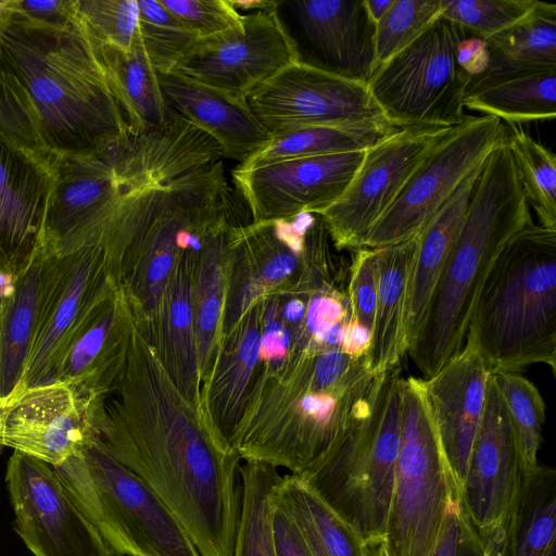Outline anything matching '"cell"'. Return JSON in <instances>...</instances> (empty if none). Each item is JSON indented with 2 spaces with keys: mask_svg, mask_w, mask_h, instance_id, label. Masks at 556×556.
I'll list each match as a JSON object with an SVG mask.
<instances>
[{
  "mask_svg": "<svg viewBox=\"0 0 556 556\" xmlns=\"http://www.w3.org/2000/svg\"><path fill=\"white\" fill-rule=\"evenodd\" d=\"M98 444L164 503L201 556H231L240 509L241 458L187 400L135 323L124 368L91 404Z\"/></svg>",
  "mask_w": 556,
  "mask_h": 556,
  "instance_id": "cell-1",
  "label": "cell"
},
{
  "mask_svg": "<svg viewBox=\"0 0 556 556\" xmlns=\"http://www.w3.org/2000/svg\"><path fill=\"white\" fill-rule=\"evenodd\" d=\"M0 71L24 91L56 155L108 159L125 139L127 123L78 13L66 24H48L14 11L9 0Z\"/></svg>",
  "mask_w": 556,
  "mask_h": 556,
  "instance_id": "cell-2",
  "label": "cell"
},
{
  "mask_svg": "<svg viewBox=\"0 0 556 556\" xmlns=\"http://www.w3.org/2000/svg\"><path fill=\"white\" fill-rule=\"evenodd\" d=\"M374 376L367 355L292 345L255 381L229 443L241 460L299 475L343 430Z\"/></svg>",
  "mask_w": 556,
  "mask_h": 556,
  "instance_id": "cell-3",
  "label": "cell"
},
{
  "mask_svg": "<svg viewBox=\"0 0 556 556\" xmlns=\"http://www.w3.org/2000/svg\"><path fill=\"white\" fill-rule=\"evenodd\" d=\"M531 222L505 137L484 161L421 328L407 350L425 379L463 349L475 304L495 260L511 237Z\"/></svg>",
  "mask_w": 556,
  "mask_h": 556,
  "instance_id": "cell-4",
  "label": "cell"
},
{
  "mask_svg": "<svg viewBox=\"0 0 556 556\" xmlns=\"http://www.w3.org/2000/svg\"><path fill=\"white\" fill-rule=\"evenodd\" d=\"M492 375L556 370V230L531 222L495 260L468 327Z\"/></svg>",
  "mask_w": 556,
  "mask_h": 556,
  "instance_id": "cell-5",
  "label": "cell"
},
{
  "mask_svg": "<svg viewBox=\"0 0 556 556\" xmlns=\"http://www.w3.org/2000/svg\"><path fill=\"white\" fill-rule=\"evenodd\" d=\"M397 366L375 374L331 445L299 476L365 542L386 539L400 447Z\"/></svg>",
  "mask_w": 556,
  "mask_h": 556,
  "instance_id": "cell-6",
  "label": "cell"
},
{
  "mask_svg": "<svg viewBox=\"0 0 556 556\" xmlns=\"http://www.w3.org/2000/svg\"><path fill=\"white\" fill-rule=\"evenodd\" d=\"M53 469L113 556H201L157 495L96 439Z\"/></svg>",
  "mask_w": 556,
  "mask_h": 556,
  "instance_id": "cell-7",
  "label": "cell"
},
{
  "mask_svg": "<svg viewBox=\"0 0 556 556\" xmlns=\"http://www.w3.org/2000/svg\"><path fill=\"white\" fill-rule=\"evenodd\" d=\"M400 447L386 541L391 556H429L460 493L441 446L422 379H400Z\"/></svg>",
  "mask_w": 556,
  "mask_h": 556,
  "instance_id": "cell-8",
  "label": "cell"
},
{
  "mask_svg": "<svg viewBox=\"0 0 556 556\" xmlns=\"http://www.w3.org/2000/svg\"><path fill=\"white\" fill-rule=\"evenodd\" d=\"M467 36L441 17L372 72L368 87L389 122L405 128L463 121V99L472 78L458 66L456 47Z\"/></svg>",
  "mask_w": 556,
  "mask_h": 556,
  "instance_id": "cell-9",
  "label": "cell"
},
{
  "mask_svg": "<svg viewBox=\"0 0 556 556\" xmlns=\"http://www.w3.org/2000/svg\"><path fill=\"white\" fill-rule=\"evenodd\" d=\"M505 137L506 125L500 118L465 115L417 167L363 248L379 249L419 233Z\"/></svg>",
  "mask_w": 556,
  "mask_h": 556,
  "instance_id": "cell-10",
  "label": "cell"
},
{
  "mask_svg": "<svg viewBox=\"0 0 556 556\" xmlns=\"http://www.w3.org/2000/svg\"><path fill=\"white\" fill-rule=\"evenodd\" d=\"M455 126V125H454ZM453 126L400 128L367 149L343 194L319 214L338 250H358L414 172Z\"/></svg>",
  "mask_w": 556,
  "mask_h": 556,
  "instance_id": "cell-11",
  "label": "cell"
},
{
  "mask_svg": "<svg viewBox=\"0 0 556 556\" xmlns=\"http://www.w3.org/2000/svg\"><path fill=\"white\" fill-rule=\"evenodd\" d=\"M299 60L298 42L278 10L257 11L243 14L240 27L197 39L173 71L248 102L257 87Z\"/></svg>",
  "mask_w": 556,
  "mask_h": 556,
  "instance_id": "cell-12",
  "label": "cell"
},
{
  "mask_svg": "<svg viewBox=\"0 0 556 556\" xmlns=\"http://www.w3.org/2000/svg\"><path fill=\"white\" fill-rule=\"evenodd\" d=\"M5 481L15 530L35 556H113L51 465L14 451Z\"/></svg>",
  "mask_w": 556,
  "mask_h": 556,
  "instance_id": "cell-13",
  "label": "cell"
},
{
  "mask_svg": "<svg viewBox=\"0 0 556 556\" xmlns=\"http://www.w3.org/2000/svg\"><path fill=\"white\" fill-rule=\"evenodd\" d=\"M248 104L271 135L300 126L387 119L368 84L344 78L302 60L257 87L249 96Z\"/></svg>",
  "mask_w": 556,
  "mask_h": 556,
  "instance_id": "cell-14",
  "label": "cell"
},
{
  "mask_svg": "<svg viewBox=\"0 0 556 556\" xmlns=\"http://www.w3.org/2000/svg\"><path fill=\"white\" fill-rule=\"evenodd\" d=\"M112 280L100 244L53 257L37 332L17 395L46 383Z\"/></svg>",
  "mask_w": 556,
  "mask_h": 556,
  "instance_id": "cell-15",
  "label": "cell"
},
{
  "mask_svg": "<svg viewBox=\"0 0 556 556\" xmlns=\"http://www.w3.org/2000/svg\"><path fill=\"white\" fill-rule=\"evenodd\" d=\"M365 151L282 160L250 168L237 166L232 181L253 223L319 214L346 190Z\"/></svg>",
  "mask_w": 556,
  "mask_h": 556,
  "instance_id": "cell-16",
  "label": "cell"
},
{
  "mask_svg": "<svg viewBox=\"0 0 556 556\" xmlns=\"http://www.w3.org/2000/svg\"><path fill=\"white\" fill-rule=\"evenodd\" d=\"M525 473L514 424L493 375L460 490L481 535L506 528Z\"/></svg>",
  "mask_w": 556,
  "mask_h": 556,
  "instance_id": "cell-17",
  "label": "cell"
},
{
  "mask_svg": "<svg viewBox=\"0 0 556 556\" xmlns=\"http://www.w3.org/2000/svg\"><path fill=\"white\" fill-rule=\"evenodd\" d=\"M58 157L51 151L0 137L1 280L11 279L41 245Z\"/></svg>",
  "mask_w": 556,
  "mask_h": 556,
  "instance_id": "cell-18",
  "label": "cell"
},
{
  "mask_svg": "<svg viewBox=\"0 0 556 556\" xmlns=\"http://www.w3.org/2000/svg\"><path fill=\"white\" fill-rule=\"evenodd\" d=\"M91 403L62 382L26 389L2 408L0 445L60 466L96 439Z\"/></svg>",
  "mask_w": 556,
  "mask_h": 556,
  "instance_id": "cell-19",
  "label": "cell"
},
{
  "mask_svg": "<svg viewBox=\"0 0 556 556\" xmlns=\"http://www.w3.org/2000/svg\"><path fill=\"white\" fill-rule=\"evenodd\" d=\"M135 323L126 291L112 280L46 383H66L92 400L106 395L126 363Z\"/></svg>",
  "mask_w": 556,
  "mask_h": 556,
  "instance_id": "cell-20",
  "label": "cell"
},
{
  "mask_svg": "<svg viewBox=\"0 0 556 556\" xmlns=\"http://www.w3.org/2000/svg\"><path fill=\"white\" fill-rule=\"evenodd\" d=\"M491 375L477 345L467 334L463 349L432 377L422 379L441 446L459 492Z\"/></svg>",
  "mask_w": 556,
  "mask_h": 556,
  "instance_id": "cell-21",
  "label": "cell"
},
{
  "mask_svg": "<svg viewBox=\"0 0 556 556\" xmlns=\"http://www.w3.org/2000/svg\"><path fill=\"white\" fill-rule=\"evenodd\" d=\"M222 157L217 142L173 109L160 125L128 130L106 160L121 187L142 189L165 185Z\"/></svg>",
  "mask_w": 556,
  "mask_h": 556,
  "instance_id": "cell-22",
  "label": "cell"
},
{
  "mask_svg": "<svg viewBox=\"0 0 556 556\" xmlns=\"http://www.w3.org/2000/svg\"><path fill=\"white\" fill-rule=\"evenodd\" d=\"M291 12L314 66L368 84L372 74L375 24L363 0H296Z\"/></svg>",
  "mask_w": 556,
  "mask_h": 556,
  "instance_id": "cell-23",
  "label": "cell"
},
{
  "mask_svg": "<svg viewBox=\"0 0 556 556\" xmlns=\"http://www.w3.org/2000/svg\"><path fill=\"white\" fill-rule=\"evenodd\" d=\"M261 318L262 302H257L231 326H219L202 380L201 404L228 441L243 412L260 362Z\"/></svg>",
  "mask_w": 556,
  "mask_h": 556,
  "instance_id": "cell-24",
  "label": "cell"
},
{
  "mask_svg": "<svg viewBox=\"0 0 556 556\" xmlns=\"http://www.w3.org/2000/svg\"><path fill=\"white\" fill-rule=\"evenodd\" d=\"M157 78L170 108L211 136L223 157L242 163L271 139L248 102L235 100L176 71L157 72Z\"/></svg>",
  "mask_w": 556,
  "mask_h": 556,
  "instance_id": "cell-25",
  "label": "cell"
},
{
  "mask_svg": "<svg viewBox=\"0 0 556 556\" xmlns=\"http://www.w3.org/2000/svg\"><path fill=\"white\" fill-rule=\"evenodd\" d=\"M54 255L40 245L0 294V405L16 395L30 354Z\"/></svg>",
  "mask_w": 556,
  "mask_h": 556,
  "instance_id": "cell-26",
  "label": "cell"
},
{
  "mask_svg": "<svg viewBox=\"0 0 556 556\" xmlns=\"http://www.w3.org/2000/svg\"><path fill=\"white\" fill-rule=\"evenodd\" d=\"M121 188L106 159L93 154L59 155L56 184L42 233L45 251L56 256L62 245Z\"/></svg>",
  "mask_w": 556,
  "mask_h": 556,
  "instance_id": "cell-27",
  "label": "cell"
},
{
  "mask_svg": "<svg viewBox=\"0 0 556 556\" xmlns=\"http://www.w3.org/2000/svg\"><path fill=\"white\" fill-rule=\"evenodd\" d=\"M182 251L162 294L150 341L178 391L202 406L200 374L191 302L197 254Z\"/></svg>",
  "mask_w": 556,
  "mask_h": 556,
  "instance_id": "cell-28",
  "label": "cell"
},
{
  "mask_svg": "<svg viewBox=\"0 0 556 556\" xmlns=\"http://www.w3.org/2000/svg\"><path fill=\"white\" fill-rule=\"evenodd\" d=\"M419 233L395 244L375 249L377 301L367 353L370 374L399 365L407 353L406 313L412 269Z\"/></svg>",
  "mask_w": 556,
  "mask_h": 556,
  "instance_id": "cell-29",
  "label": "cell"
},
{
  "mask_svg": "<svg viewBox=\"0 0 556 556\" xmlns=\"http://www.w3.org/2000/svg\"><path fill=\"white\" fill-rule=\"evenodd\" d=\"M483 164L462 182L419 232L406 313L408 348L421 328L442 268L463 226Z\"/></svg>",
  "mask_w": 556,
  "mask_h": 556,
  "instance_id": "cell-30",
  "label": "cell"
},
{
  "mask_svg": "<svg viewBox=\"0 0 556 556\" xmlns=\"http://www.w3.org/2000/svg\"><path fill=\"white\" fill-rule=\"evenodd\" d=\"M463 106L495 116L506 125L553 121L556 70L479 76L469 84Z\"/></svg>",
  "mask_w": 556,
  "mask_h": 556,
  "instance_id": "cell-31",
  "label": "cell"
},
{
  "mask_svg": "<svg viewBox=\"0 0 556 556\" xmlns=\"http://www.w3.org/2000/svg\"><path fill=\"white\" fill-rule=\"evenodd\" d=\"M110 89L130 131L162 124L172 112L140 34L128 51L96 43Z\"/></svg>",
  "mask_w": 556,
  "mask_h": 556,
  "instance_id": "cell-32",
  "label": "cell"
},
{
  "mask_svg": "<svg viewBox=\"0 0 556 556\" xmlns=\"http://www.w3.org/2000/svg\"><path fill=\"white\" fill-rule=\"evenodd\" d=\"M273 496L293 520L311 556H367L364 539L299 476H281Z\"/></svg>",
  "mask_w": 556,
  "mask_h": 556,
  "instance_id": "cell-33",
  "label": "cell"
},
{
  "mask_svg": "<svg viewBox=\"0 0 556 556\" xmlns=\"http://www.w3.org/2000/svg\"><path fill=\"white\" fill-rule=\"evenodd\" d=\"M399 129L387 119L294 127L271 135L266 144L238 166L250 168L289 159L366 151Z\"/></svg>",
  "mask_w": 556,
  "mask_h": 556,
  "instance_id": "cell-34",
  "label": "cell"
},
{
  "mask_svg": "<svg viewBox=\"0 0 556 556\" xmlns=\"http://www.w3.org/2000/svg\"><path fill=\"white\" fill-rule=\"evenodd\" d=\"M232 227L229 223L208 233L193 266L191 302L201 381L212 358L226 300V269Z\"/></svg>",
  "mask_w": 556,
  "mask_h": 556,
  "instance_id": "cell-35",
  "label": "cell"
},
{
  "mask_svg": "<svg viewBox=\"0 0 556 556\" xmlns=\"http://www.w3.org/2000/svg\"><path fill=\"white\" fill-rule=\"evenodd\" d=\"M505 556H556V470L525 472L506 527Z\"/></svg>",
  "mask_w": 556,
  "mask_h": 556,
  "instance_id": "cell-36",
  "label": "cell"
},
{
  "mask_svg": "<svg viewBox=\"0 0 556 556\" xmlns=\"http://www.w3.org/2000/svg\"><path fill=\"white\" fill-rule=\"evenodd\" d=\"M486 42L491 62L483 75L556 70V4L542 1L528 18Z\"/></svg>",
  "mask_w": 556,
  "mask_h": 556,
  "instance_id": "cell-37",
  "label": "cell"
},
{
  "mask_svg": "<svg viewBox=\"0 0 556 556\" xmlns=\"http://www.w3.org/2000/svg\"><path fill=\"white\" fill-rule=\"evenodd\" d=\"M239 476L240 509L231 556H277L270 496L281 475L267 464L243 462Z\"/></svg>",
  "mask_w": 556,
  "mask_h": 556,
  "instance_id": "cell-38",
  "label": "cell"
},
{
  "mask_svg": "<svg viewBox=\"0 0 556 556\" xmlns=\"http://www.w3.org/2000/svg\"><path fill=\"white\" fill-rule=\"evenodd\" d=\"M511 151L526 200L541 226L556 230V156L521 125H506Z\"/></svg>",
  "mask_w": 556,
  "mask_h": 556,
  "instance_id": "cell-39",
  "label": "cell"
},
{
  "mask_svg": "<svg viewBox=\"0 0 556 556\" xmlns=\"http://www.w3.org/2000/svg\"><path fill=\"white\" fill-rule=\"evenodd\" d=\"M515 427L525 472L538 465L545 403L536 387L519 372L493 375Z\"/></svg>",
  "mask_w": 556,
  "mask_h": 556,
  "instance_id": "cell-40",
  "label": "cell"
},
{
  "mask_svg": "<svg viewBox=\"0 0 556 556\" xmlns=\"http://www.w3.org/2000/svg\"><path fill=\"white\" fill-rule=\"evenodd\" d=\"M443 0H394L376 25L372 72L442 17Z\"/></svg>",
  "mask_w": 556,
  "mask_h": 556,
  "instance_id": "cell-41",
  "label": "cell"
},
{
  "mask_svg": "<svg viewBox=\"0 0 556 556\" xmlns=\"http://www.w3.org/2000/svg\"><path fill=\"white\" fill-rule=\"evenodd\" d=\"M541 3L536 0H443L442 18L488 41L528 18Z\"/></svg>",
  "mask_w": 556,
  "mask_h": 556,
  "instance_id": "cell-42",
  "label": "cell"
},
{
  "mask_svg": "<svg viewBox=\"0 0 556 556\" xmlns=\"http://www.w3.org/2000/svg\"><path fill=\"white\" fill-rule=\"evenodd\" d=\"M139 34L156 72H170L197 38L159 0H138Z\"/></svg>",
  "mask_w": 556,
  "mask_h": 556,
  "instance_id": "cell-43",
  "label": "cell"
},
{
  "mask_svg": "<svg viewBox=\"0 0 556 556\" xmlns=\"http://www.w3.org/2000/svg\"><path fill=\"white\" fill-rule=\"evenodd\" d=\"M76 7L96 43L128 51L139 37L138 0H76Z\"/></svg>",
  "mask_w": 556,
  "mask_h": 556,
  "instance_id": "cell-44",
  "label": "cell"
},
{
  "mask_svg": "<svg viewBox=\"0 0 556 556\" xmlns=\"http://www.w3.org/2000/svg\"><path fill=\"white\" fill-rule=\"evenodd\" d=\"M0 137L27 147L51 151L46 144L34 109L24 91L1 71Z\"/></svg>",
  "mask_w": 556,
  "mask_h": 556,
  "instance_id": "cell-45",
  "label": "cell"
},
{
  "mask_svg": "<svg viewBox=\"0 0 556 556\" xmlns=\"http://www.w3.org/2000/svg\"><path fill=\"white\" fill-rule=\"evenodd\" d=\"M197 39L242 25L243 14L229 0H159Z\"/></svg>",
  "mask_w": 556,
  "mask_h": 556,
  "instance_id": "cell-46",
  "label": "cell"
},
{
  "mask_svg": "<svg viewBox=\"0 0 556 556\" xmlns=\"http://www.w3.org/2000/svg\"><path fill=\"white\" fill-rule=\"evenodd\" d=\"M486 538L471 522L460 493L450 502L438 540L429 556H485Z\"/></svg>",
  "mask_w": 556,
  "mask_h": 556,
  "instance_id": "cell-47",
  "label": "cell"
},
{
  "mask_svg": "<svg viewBox=\"0 0 556 556\" xmlns=\"http://www.w3.org/2000/svg\"><path fill=\"white\" fill-rule=\"evenodd\" d=\"M346 292L351 317L371 332L377 301L375 249L362 248L354 250Z\"/></svg>",
  "mask_w": 556,
  "mask_h": 556,
  "instance_id": "cell-48",
  "label": "cell"
},
{
  "mask_svg": "<svg viewBox=\"0 0 556 556\" xmlns=\"http://www.w3.org/2000/svg\"><path fill=\"white\" fill-rule=\"evenodd\" d=\"M350 317L348 292L339 290L334 285H326L309 294L304 324L294 343L305 344L314 333L334 324L346 323Z\"/></svg>",
  "mask_w": 556,
  "mask_h": 556,
  "instance_id": "cell-49",
  "label": "cell"
},
{
  "mask_svg": "<svg viewBox=\"0 0 556 556\" xmlns=\"http://www.w3.org/2000/svg\"><path fill=\"white\" fill-rule=\"evenodd\" d=\"M278 302L279 300L275 298L266 302L262 301L258 361L266 367L281 365L292 348L291 330L283 319H279Z\"/></svg>",
  "mask_w": 556,
  "mask_h": 556,
  "instance_id": "cell-50",
  "label": "cell"
},
{
  "mask_svg": "<svg viewBox=\"0 0 556 556\" xmlns=\"http://www.w3.org/2000/svg\"><path fill=\"white\" fill-rule=\"evenodd\" d=\"M11 8L36 21L66 24L77 16L76 0H10Z\"/></svg>",
  "mask_w": 556,
  "mask_h": 556,
  "instance_id": "cell-51",
  "label": "cell"
},
{
  "mask_svg": "<svg viewBox=\"0 0 556 556\" xmlns=\"http://www.w3.org/2000/svg\"><path fill=\"white\" fill-rule=\"evenodd\" d=\"M273 530L277 556H311L293 520L273 496Z\"/></svg>",
  "mask_w": 556,
  "mask_h": 556,
  "instance_id": "cell-52",
  "label": "cell"
},
{
  "mask_svg": "<svg viewBox=\"0 0 556 556\" xmlns=\"http://www.w3.org/2000/svg\"><path fill=\"white\" fill-rule=\"evenodd\" d=\"M456 62L472 79L483 75L491 62L488 42L471 35L465 37L456 47Z\"/></svg>",
  "mask_w": 556,
  "mask_h": 556,
  "instance_id": "cell-53",
  "label": "cell"
},
{
  "mask_svg": "<svg viewBox=\"0 0 556 556\" xmlns=\"http://www.w3.org/2000/svg\"><path fill=\"white\" fill-rule=\"evenodd\" d=\"M370 338V330L350 317L344 328L340 350L352 357H363L369 351Z\"/></svg>",
  "mask_w": 556,
  "mask_h": 556,
  "instance_id": "cell-54",
  "label": "cell"
},
{
  "mask_svg": "<svg viewBox=\"0 0 556 556\" xmlns=\"http://www.w3.org/2000/svg\"><path fill=\"white\" fill-rule=\"evenodd\" d=\"M299 296H294L289 300L282 308V319L287 321V326H294L296 332L295 336L302 330L307 301L309 294L298 293Z\"/></svg>",
  "mask_w": 556,
  "mask_h": 556,
  "instance_id": "cell-55",
  "label": "cell"
},
{
  "mask_svg": "<svg viewBox=\"0 0 556 556\" xmlns=\"http://www.w3.org/2000/svg\"><path fill=\"white\" fill-rule=\"evenodd\" d=\"M506 528H497L486 535L485 556H505Z\"/></svg>",
  "mask_w": 556,
  "mask_h": 556,
  "instance_id": "cell-56",
  "label": "cell"
},
{
  "mask_svg": "<svg viewBox=\"0 0 556 556\" xmlns=\"http://www.w3.org/2000/svg\"><path fill=\"white\" fill-rule=\"evenodd\" d=\"M231 5L237 10L257 11H276L281 1L275 0H229Z\"/></svg>",
  "mask_w": 556,
  "mask_h": 556,
  "instance_id": "cell-57",
  "label": "cell"
},
{
  "mask_svg": "<svg viewBox=\"0 0 556 556\" xmlns=\"http://www.w3.org/2000/svg\"><path fill=\"white\" fill-rule=\"evenodd\" d=\"M394 0H363L369 20L375 24L384 16Z\"/></svg>",
  "mask_w": 556,
  "mask_h": 556,
  "instance_id": "cell-58",
  "label": "cell"
},
{
  "mask_svg": "<svg viewBox=\"0 0 556 556\" xmlns=\"http://www.w3.org/2000/svg\"><path fill=\"white\" fill-rule=\"evenodd\" d=\"M367 556H391L386 539L366 542Z\"/></svg>",
  "mask_w": 556,
  "mask_h": 556,
  "instance_id": "cell-59",
  "label": "cell"
},
{
  "mask_svg": "<svg viewBox=\"0 0 556 556\" xmlns=\"http://www.w3.org/2000/svg\"><path fill=\"white\" fill-rule=\"evenodd\" d=\"M9 14V0H0V29Z\"/></svg>",
  "mask_w": 556,
  "mask_h": 556,
  "instance_id": "cell-60",
  "label": "cell"
},
{
  "mask_svg": "<svg viewBox=\"0 0 556 556\" xmlns=\"http://www.w3.org/2000/svg\"><path fill=\"white\" fill-rule=\"evenodd\" d=\"M1 426H2V407L0 405V432H1Z\"/></svg>",
  "mask_w": 556,
  "mask_h": 556,
  "instance_id": "cell-61",
  "label": "cell"
},
{
  "mask_svg": "<svg viewBox=\"0 0 556 556\" xmlns=\"http://www.w3.org/2000/svg\"><path fill=\"white\" fill-rule=\"evenodd\" d=\"M0 286H1V281H0ZM1 292H2V291H1V288H0V294H1Z\"/></svg>",
  "mask_w": 556,
  "mask_h": 556,
  "instance_id": "cell-62",
  "label": "cell"
}]
</instances>
